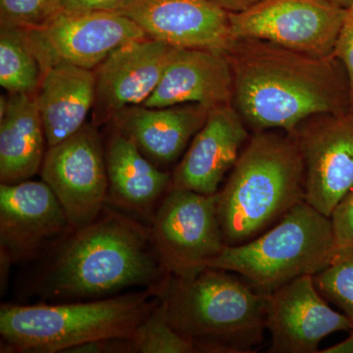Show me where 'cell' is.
I'll return each mask as SVG.
<instances>
[{"mask_svg": "<svg viewBox=\"0 0 353 353\" xmlns=\"http://www.w3.org/2000/svg\"><path fill=\"white\" fill-rule=\"evenodd\" d=\"M234 78V108L257 132L292 134L311 118L352 112L343 65L260 39H236L226 51Z\"/></svg>", "mask_w": 353, "mask_h": 353, "instance_id": "6da1fadb", "label": "cell"}, {"mask_svg": "<svg viewBox=\"0 0 353 353\" xmlns=\"http://www.w3.org/2000/svg\"><path fill=\"white\" fill-rule=\"evenodd\" d=\"M168 275L150 225L106 206L94 223L53 248L32 290L43 299L103 297L128 288L150 289Z\"/></svg>", "mask_w": 353, "mask_h": 353, "instance_id": "7a4b0ae2", "label": "cell"}, {"mask_svg": "<svg viewBox=\"0 0 353 353\" xmlns=\"http://www.w3.org/2000/svg\"><path fill=\"white\" fill-rule=\"evenodd\" d=\"M196 352L248 353L263 341L267 294L223 269L192 278L169 274L148 289Z\"/></svg>", "mask_w": 353, "mask_h": 353, "instance_id": "3957f363", "label": "cell"}, {"mask_svg": "<svg viewBox=\"0 0 353 353\" xmlns=\"http://www.w3.org/2000/svg\"><path fill=\"white\" fill-rule=\"evenodd\" d=\"M305 201L303 155L292 134L257 132L218 192V217L226 245L256 238Z\"/></svg>", "mask_w": 353, "mask_h": 353, "instance_id": "277c9868", "label": "cell"}, {"mask_svg": "<svg viewBox=\"0 0 353 353\" xmlns=\"http://www.w3.org/2000/svg\"><path fill=\"white\" fill-rule=\"evenodd\" d=\"M157 304L148 289L88 303H3L1 352L67 353L88 341L132 338Z\"/></svg>", "mask_w": 353, "mask_h": 353, "instance_id": "5b68a950", "label": "cell"}, {"mask_svg": "<svg viewBox=\"0 0 353 353\" xmlns=\"http://www.w3.org/2000/svg\"><path fill=\"white\" fill-rule=\"evenodd\" d=\"M334 254L331 218L303 201L266 233L225 246L208 267L239 274L267 294L294 279L316 275Z\"/></svg>", "mask_w": 353, "mask_h": 353, "instance_id": "8992f818", "label": "cell"}, {"mask_svg": "<svg viewBox=\"0 0 353 353\" xmlns=\"http://www.w3.org/2000/svg\"><path fill=\"white\" fill-rule=\"evenodd\" d=\"M217 203L218 192L206 196L175 188L162 199L150 226L158 254L171 275L194 277L224 250Z\"/></svg>", "mask_w": 353, "mask_h": 353, "instance_id": "52a82bcc", "label": "cell"}, {"mask_svg": "<svg viewBox=\"0 0 353 353\" xmlns=\"http://www.w3.org/2000/svg\"><path fill=\"white\" fill-rule=\"evenodd\" d=\"M347 9L327 0H263L229 14L231 37L260 39L309 57H333Z\"/></svg>", "mask_w": 353, "mask_h": 353, "instance_id": "ba28073f", "label": "cell"}, {"mask_svg": "<svg viewBox=\"0 0 353 353\" xmlns=\"http://www.w3.org/2000/svg\"><path fill=\"white\" fill-rule=\"evenodd\" d=\"M41 171L74 231L94 223L108 206L105 148L94 125L48 148Z\"/></svg>", "mask_w": 353, "mask_h": 353, "instance_id": "9c48e42d", "label": "cell"}, {"mask_svg": "<svg viewBox=\"0 0 353 353\" xmlns=\"http://www.w3.org/2000/svg\"><path fill=\"white\" fill-rule=\"evenodd\" d=\"M28 31L44 72L59 63L95 70L120 46L148 38L117 11L64 10L43 27Z\"/></svg>", "mask_w": 353, "mask_h": 353, "instance_id": "30bf717a", "label": "cell"}, {"mask_svg": "<svg viewBox=\"0 0 353 353\" xmlns=\"http://www.w3.org/2000/svg\"><path fill=\"white\" fill-rule=\"evenodd\" d=\"M74 231L43 181L0 185V257L12 264L50 252Z\"/></svg>", "mask_w": 353, "mask_h": 353, "instance_id": "8fae6325", "label": "cell"}, {"mask_svg": "<svg viewBox=\"0 0 353 353\" xmlns=\"http://www.w3.org/2000/svg\"><path fill=\"white\" fill-rule=\"evenodd\" d=\"M292 134L305 172V201L331 217L353 189V112L320 115Z\"/></svg>", "mask_w": 353, "mask_h": 353, "instance_id": "7c38bea8", "label": "cell"}, {"mask_svg": "<svg viewBox=\"0 0 353 353\" xmlns=\"http://www.w3.org/2000/svg\"><path fill=\"white\" fill-rule=\"evenodd\" d=\"M266 329L269 352L316 353L330 334L352 331V323L329 305L313 276L305 275L267 294Z\"/></svg>", "mask_w": 353, "mask_h": 353, "instance_id": "4fadbf2b", "label": "cell"}, {"mask_svg": "<svg viewBox=\"0 0 353 353\" xmlns=\"http://www.w3.org/2000/svg\"><path fill=\"white\" fill-rule=\"evenodd\" d=\"M175 48L150 38L120 46L97 69L94 126L132 106L143 105L161 80Z\"/></svg>", "mask_w": 353, "mask_h": 353, "instance_id": "5bb4252c", "label": "cell"}, {"mask_svg": "<svg viewBox=\"0 0 353 353\" xmlns=\"http://www.w3.org/2000/svg\"><path fill=\"white\" fill-rule=\"evenodd\" d=\"M118 12L172 48L226 52L234 41L229 13L206 0H132Z\"/></svg>", "mask_w": 353, "mask_h": 353, "instance_id": "9a60e30c", "label": "cell"}, {"mask_svg": "<svg viewBox=\"0 0 353 353\" xmlns=\"http://www.w3.org/2000/svg\"><path fill=\"white\" fill-rule=\"evenodd\" d=\"M248 137L245 121L233 104L209 109L205 122L172 175L171 188L206 196L217 194Z\"/></svg>", "mask_w": 353, "mask_h": 353, "instance_id": "2e32d148", "label": "cell"}, {"mask_svg": "<svg viewBox=\"0 0 353 353\" xmlns=\"http://www.w3.org/2000/svg\"><path fill=\"white\" fill-rule=\"evenodd\" d=\"M234 78L226 52L175 48L146 108L201 104L211 109L233 101Z\"/></svg>", "mask_w": 353, "mask_h": 353, "instance_id": "e0dca14e", "label": "cell"}, {"mask_svg": "<svg viewBox=\"0 0 353 353\" xmlns=\"http://www.w3.org/2000/svg\"><path fill=\"white\" fill-rule=\"evenodd\" d=\"M108 204L150 225L172 187V175L146 158L132 139L113 129L105 146Z\"/></svg>", "mask_w": 353, "mask_h": 353, "instance_id": "ac0fdd59", "label": "cell"}, {"mask_svg": "<svg viewBox=\"0 0 353 353\" xmlns=\"http://www.w3.org/2000/svg\"><path fill=\"white\" fill-rule=\"evenodd\" d=\"M209 109L188 103L167 108L132 106L114 116V129L134 141L157 166L178 159L201 130Z\"/></svg>", "mask_w": 353, "mask_h": 353, "instance_id": "d6986e66", "label": "cell"}, {"mask_svg": "<svg viewBox=\"0 0 353 353\" xmlns=\"http://www.w3.org/2000/svg\"><path fill=\"white\" fill-rule=\"evenodd\" d=\"M95 85L94 70L59 63L44 72L36 99L48 148L85 126L94 108Z\"/></svg>", "mask_w": 353, "mask_h": 353, "instance_id": "ffe728a7", "label": "cell"}, {"mask_svg": "<svg viewBox=\"0 0 353 353\" xmlns=\"http://www.w3.org/2000/svg\"><path fill=\"white\" fill-rule=\"evenodd\" d=\"M0 106V182L13 185L41 170L48 141L36 94L1 97Z\"/></svg>", "mask_w": 353, "mask_h": 353, "instance_id": "44dd1931", "label": "cell"}, {"mask_svg": "<svg viewBox=\"0 0 353 353\" xmlns=\"http://www.w3.org/2000/svg\"><path fill=\"white\" fill-rule=\"evenodd\" d=\"M44 71L29 31L0 26V85L9 94H37Z\"/></svg>", "mask_w": 353, "mask_h": 353, "instance_id": "7402d4cb", "label": "cell"}, {"mask_svg": "<svg viewBox=\"0 0 353 353\" xmlns=\"http://www.w3.org/2000/svg\"><path fill=\"white\" fill-rule=\"evenodd\" d=\"M134 353H194L196 347L178 333L167 320L158 301L132 338Z\"/></svg>", "mask_w": 353, "mask_h": 353, "instance_id": "603a6c76", "label": "cell"}, {"mask_svg": "<svg viewBox=\"0 0 353 353\" xmlns=\"http://www.w3.org/2000/svg\"><path fill=\"white\" fill-rule=\"evenodd\" d=\"M313 278L320 294L347 316L353 331V252L336 253Z\"/></svg>", "mask_w": 353, "mask_h": 353, "instance_id": "cb8c5ba5", "label": "cell"}, {"mask_svg": "<svg viewBox=\"0 0 353 353\" xmlns=\"http://www.w3.org/2000/svg\"><path fill=\"white\" fill-rule=\"evenodd\" d=\"M70 0H0V26L37 30L66 10Z\"/></svg>", "mask_w": 353, "mask_h": 353, "instance_id": "d4e9b609", "label": "cell"}, {"mask_svg": "<svg viewBox=\"0 0 353 353\" xmlns=\"http://www.w3.org/2000/svg\"><path fill=\"white\" fill-rule=\"evenodd\" d=\"M330 218L336 254L353 252V189L339 202Z\"/></svg>", "mask_w": 353, "mask_h": 353, "instance_id": "484cf974", "label": "cell"}, {"mask_svg": "<svg viewBox=\"0 0 353 353\" xmlns=\"http://www.w3.org/2000/svg\"><path fill=\"white\" fill-rule=\"evenodd\" d=\"M333 57L340 61L345 69L350 90V105L353 111V4L347 9Z\"/></svg>", "mask_w": 353, "mask_h": 353, "instance_id": "4316f807", "label": "cell"}, {"mask_svg": "<svg viewBox=\"0 0 353 353\" xmlns=\"http://www.w3.org/2000/svg\"><path fill=\"white\" fill-rule=\"evenodd\" d=\"M67 353H134V343L132 338L112 336L77 345Z\"/></svg>", "mask_w": 353, "mask_h": 353, "instance_id": "83f0119b", "label": "cell"}, {"mask_svg": "<svg viewBox=\"0 0 353 353\" xmlns=\"http://www.w3.org/2000/svg\"><path fill=\"white\" fill-rule=\"evenodd\" d=\"M132 0H70L66 10L119 11Z\"/></svg>", "mask_w": 353, "mask_h": 353, "instance_id": "f1b7e54d", "label": "cell"}, {"mask_svg": "<svg viewBox=\"0 0 353 353\" xmlns=\"http://www.w3.org/2000/svg\"><path fill=\"white\" fill-rule=\"evenodd\" d=\"M229 14L245 12L263 0H206Z\"/></svg>", "mask_w": 353, "mask_h": 353, "instance_id": "f546056e", "label": "cell"}, {"mask_svg": "<svg viewBox=\"0 0 353 353\" xmlns=\"http://www.w3.org/2000/svg\"><path fill=\"white\" fill-rule=\"evenodd\" d=\"M320 353H353V331H350V336L340 343L330 347Z\"/></svg>", "mask_w": 353, "mask_h": 353, "instance_id": "4dcf8cb0", "label": "cell"}, {"mask_svg": "<svg viewBox=\"0 0 353 353\" xmlns=\"http://www.w3.org/2000/svg\"><path fill=\"white\" fill-rule=\"evenodd\" d=\"M327 1L345 9H347L348 7L352 6L353 4V0H327Z\"/></svg>", "mask_w": 353, "mask_h": 353, "instance_id": "1f68e13d", "label": "cell"}]
</instances>
